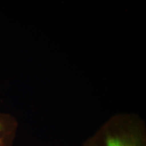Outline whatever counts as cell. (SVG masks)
I'll use <instances>...</instances> for the list:
<instances>
[{
    "label": "cell",
    "mask_w": 146,
    "mask_h": 146,
    "mask_svg": "<svg viewBox=\"0 0 146 146\" xmlns=\"http://www.w3.org/2000/svg\"><path fill=\"white\" fill-rule=\"evenodd\" d=\"M83 146H146V129L144 123L131 115L112 117Z\"/></svg>",
    "instance_id": "cell-1"
},
{
    "label": "cell",
    "mask_w": 146,
    "mask_h": 146,
    "mask_svg": "<svg viewBox=\"0 0 146 146\" xmlns=\"http://www.w3.org/2000/svg\"><path fill=\"white\" fill-rule=\"evenodd\" d=\"M18 122L9 113L0 112V146H12L18 129Z\"/></svg>",
    "instance_id": "cell-2"
}]
</instances>
